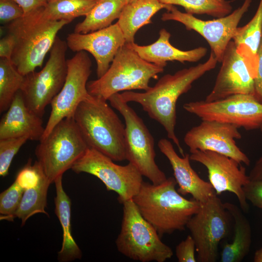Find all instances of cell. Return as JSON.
Listing matches in <instances>:
<instances>
[{
  "mask_svg": "<svg viewBox=\"0 0 262 262\" xmlns=\"http://www.w3.org/2000/svg\"><path fill=\"white\" fill-rule=\"evenodd\" d=\"M217 62L211 52L205 62L180 70L174 74H166L154 86L144 92L127 91L120 93V96L127 103L135 102L139 104L150 118L164 128L167 137L184 156L183 150L175 133L177 102L181 95L191 88L194 82L214 69Z\"/></svg>",
  "mask_w": 262,
  "mask_h": 262,
  "instance_id": "obj_1",
  "label": "cell"
},
{
  "mask_svg": "<svg viewBox=\"0 0 262 262\" xmlns=\"http://www.w3.org/2000/svg\"><path fill=\"white\" fill-rule=\"evenodd\" d=\"M176 181L169 177L159 184L143 181L132 199L142 216L161 237L185 229L200 203L184 198L176 189Z\"/></svg>",
  "mask_w": 262,
  "mask_h": 262,
  "instance_id": "obj_2",
  "label": "cell"
},
{
  "mask_svg": "<svg viewBox=\"0 0 262 262\" xmlns=\"http://www.w3.org/2000/svg\"><path fill=\"white\" fill-rule=\"evenodd\" d=\"M107 101L89 94L73 117L89 148L114 161H122L126 160L125 125Z\"/></svg>",
  "mask_w": 262,
  "mask_h": 262,
  "instance_id": "obj_3",
  "label": "cell"
},
{
  "mask_svg": "<svg viewBox=\"0 0 262 262\" xmlns=\"http://www.w3.org/2000/svg\"><path fill=\"white\" fill-rule=\"evenodd\" d=\"M44 6L24 15L9 23L7 27L8 33L12 34L16 41L11 61L24 76L42 66L57 33L70 23L48 19L43 14Z\"/></svg>",
  "mask_w": 262,
  "mask_h": 262,
  "instance_id": "obj_4",
  "label": "cell"
},
{
  "mask_svg": "<svg viewBox=\"0 0 262 262\" xmlns=\"http://www.w3.org/2000/svg\"><path fill=\"white\" fill-rule=\"evenodd\" d=\"M164 70V67L142 59L126 43L120 48L105 74L87 82V91L89 94L106 100L121 91H146L150 88L151 79L157 78Z\"/></svg>",
  "mask_w": 262,
  "mask_h": 262,
  "instance_id": "obj_5",
  "label": "cell"
},
{
  "mask_svg": "<svg viewBox=\"0 0 262 262\" xmlns=\"http://www.w3.org/2000/svg\"><path fill=\"white\" fill-rule=\"evenodd\" d=\"M121 230L115 244L125 256L141 262H164L173 254L156 229L141 214L132 198L122 203Z\"/></svg>",
  "mask_w": 262,
  "mask_h": 262,
  "instance_id": "obj_6",
  "label": "cell"
},
{
  "mask_svg": "<svg viewBox=\"0 0 262 262\" xmlns=\"http://www.w3.org/2000/svg\"><path fill=\"white\" fill-rule=\"evenodd\" d=\"M88 146L73 117L59 122L35 149L37 161L50 183L71 169Z\"/></svg>",
  "mask_w": 262,
  "mask_h": 262,
  "instance_id": "obj_7",
  "label": "cell"
},
{
  "mask_svg": "<svg viewBox=\"0 0 262 262\" xmlns=\"http://www.w3.org/2000/svg\"><path fill=\"white\" fill-rule=\"evenodd\" d=\"M108 100L124 119L126 160L151 183L157 184L165 180V173L155 161L154 138L143 119L122 100L120 93L112 95Z\"/></svg>",
  "mask_w": 262,
  "mask_h": 262,
  "instance_id": "obj_8",
  "label": "cell"
},
{
  "mask_svg": "<svg viewBox=\"0 0 262 262\" xmlns=\"http://www.w3.org/2000/svg\"><path fill=\"white\" fill-rule=\"evenodd\" d=\"M66 41L57 36L44 67L24 76L20 89L28 107L41 117L62 89L67 74Z\"/></svg>",
  "mask_w": 262,
  "mask_h": 262,
  "instance_id": "obj_9",
  "label": "cell"
},
{
  "mask_svg": "<svg viewBox=\"0 0 262 262\" xmlns=\"http://www.w3.org/2000/svg\"><path fill=\"white\" fill-rule=\"evenodd\" d=\"M71 169L77 174L86 173L98 178L108 191L118 195V200L122 204L133 198L144 181L143 175L132 164L118 165L109 157L89 147Z\"/></svg>",
  "mask_w": 262,
  "mask_h": 262,
  "instance_id": "obj_10",
  "label": "cell"
},
{
  "mask_svg": "<svg viewBox=\"0 0 262 262\" xmlns=\"http://www.w3.org/2000/svg\"><path fill=\"white\" fill-rule=\"evenodd\" d=\"M230 216L216 194L200 203L186 225L195 243L197 262L217 261L219 244L228 233Z\"/></svg>",
  "mask_w": 262,
  "mask_h": 262,
  "instance_id": "obj_11",
  "label": "cell"
},
{
  "mask_svg": "<svg viewBox=\"0 0 262 262\" xmlns=\"http://www.w3.org/2000/svg\"><path fill=\"white\" fill-rule=\"evenodd\" d=\"M202 120L216 121L250 131L262 125V104L249 94H236L213 101H191L183 105Z\"/></svg>",
  "mask_w": 262,
  "mask_h": 262,
  "instance_id": "obj_12",
  "label": "cell"
},
{
  "mask_svg": "<svg viewBox=\"0 0 262 262\" xmlns=\"http://www.w3.org/2000/svg\"><path fill=\"white\" fill-rule=\"evenodd\" d=\"M67 66L65 83L50 103L51 112L42 139L61 120L73 117L78 106L89 95L87 84L92 71V62L86 51L76 52L67 60Z\"/></svg>",
  "mask_w": 262,
  "mask_h": 262,
  "instance_id": "obj_13",
  "label": "cell"
},
{
  "mask_svg": "<svg viewBox=\"0 0 262 262\" xmlns=\"http://www.w3.org/2000/svg\"><path fill=\"white\" fill-rule=\"evenodd\" d=\"M252 0H245L242 5L229 15L213 20H204L193 15L183 13L171 5L161 17L164 21L174 20L183 24L187 30H193L208 42L218 62L222 61L224 52L243 16L248 10Z\"/></svg>",
  "mask_w": 262,
  "mask_h": 262,
  "instance_id": "obj_14",
  "label": "cell"
},
{
  "mask_svg": "<svg viewBox=\"0 0 262 262\" xmlns=\"http://www.w3.org/2000/svg\"><path fill=\"white\" fill-rule=\"evenodd\" d=\"M190 159L203 165L207 169L210 183L217 195L229 192L237 197L241 209L249 210L243 187L250 180L246 168L227 156L208 150L190 152Z\"/></svg>",
  "mask_w": 262,
  "mask_h": 262,
  "instance_id": "obj_15",
  "label": "cell"
},
{
  "mask_svg": "<svg viewBox=\"0 0 262 262\" xmlns=\"http://www.w3.org/2000/svg\"><path fill=\"white\" fill-rule=\"evenodd\" d=\"M233 125L216 121L202 120L185 134L184 142L190 152L195 150H208L217 152L249 165L250 161L236 145L235 139L242 135Z\"/></svg>",
  "mask_w": 262,
  "mask_h": 262,
  "instance_id": "obj_16",
  "label": "cell"
},
{
  "mask_svg": "<svg viewBox=\"0 0 262 262\" xmlns=\"http://www.w3.org/2000/svg\"><path fill=\"white\" fill-rule=\"evenodd\" d=\"M66 42L73 51H85L93 55L97 63L98 78L107 71L120 48L126 43L117 22L87 33H69Z\"/></svg>",
  "mask_w": 262,
  "mask_h": 262,
  "instance_id": "obj_17",
  "label": "cell"
},
{
  "mask_svg": "<svg viewBox=\"0 0 262 262\" xmlns=\"http://www.w3.org/2000/svg\"><path fill=\"white\" fill-rule=\"evenodd\" d=\"M214 86L205 100L213 101L236 94L254 95V78L232 40L224 52Z\"/></svg>",
  "mask_w": 262,
  "mask_h": 262,
  "instance_id": "obj_18",
  "label": "cell"
},
{
  "mask_svg": "<svg viewBox=\"0 0 262 262\" xmlns=\"http://www.w3.org/2000/svg\"><path fill=\"white\" fill-rule=\"evenodd\" d=\"M160 151L167 158L172 168L174 178L178 185V192L181 195H191L193 198L203 203L215 194L209 182L202 180L192 167L190 154L180 157L172 143L161 139L158 143Z\"/></svg>",
  "mask_w": 262,
  "mask_h": 262,
  "instance_id": "obj_19",
  "label": "cell"
},
{
  "mask_svg": "<svg viewBox=\"0 0 262 262\" xmlns=\"http://www.w3.org/2000/svg\"><path fill=\"white\" fill-rule=\"evenodd\" d=\"M45 129L42 117L28 107L19 91L0 119V139L26 137L30 140L40 141Z\"/></svg>",
  "mask_w": 262,
  "mask_h": 262,
  "instance_id": "obj_20",
  "label": "cell"
},
{
  "mask_svg": "<svg viewBox=\"0 0 262 262\" xmlns=\"http://www.w3.org/2000/svg\"><path fill=\"white\" fill-rule=\"evenodd\" d=\"M170 37L169 32L162 29L159 38L152 44L147 46H140L134 42L128 44L142 59L164 68L168 61L196 62L207 53V49L203 47L189 50L176 48L170 43Z\"/></svg>",
  "mask_w": 262,
  "mask_h": 262,
  "instance_id": "obj_21",
  "label": "cell"
},
{
  "mask_svg": "<svg viewBox=\"0 0 262 262\" xmlns=\"http://www.w3.org/2000/svg\"><path fill=\"white\" fill-rule=\"evenodd\" d=\"M262 38V0L252 19L237 27L232 37L237 52L244 58L255 78L257 73L259 49Z\"/></svg>",
  "mask_w": 262,
  "mask_h": 262,
  "instance_id": "obj_22",
  "label": "cell"
},
{
  "mask_svg": "<svg viewBox=\"0 0 262 262\" xmlns=\"http://www.w3.org/2000/svg\"><path fill=\"white\" fill-rule=\"evenodd\" d=\"M172 5L163 3L159 0H136L127 3L117 22L127 43H132L136 32L143 26L150 23L151 17L162 9L167 10Z\"/></svg>",
  "mask_w": 262,
  "mask_h": 262,
  "instance_id": "obj_23",
  "label": "cell"
},
{
  "mask_svg": "<svg viewBox=\"0 0 262 262\" xmlns=\"http://www.w3.org/2000/svg\"><path fill=\"white\" fill-rule=\"evenodd\" d=\"M62 177H58L54 182L56 194L54 198L55 213L63 231L62 245L58 253V260L60 262H68L81 259L82 253L72 235L70 221L71 202L64 190Z\"/></svg>",
  "mask_w": 262,
  "mask_h": 262,
  "instance_id": "obj_24",
  "label": "cell"
},
{
  "mask_svg": "<svg viewBox=\"0 0 262 262\" xmlns=\"http://www.w3.org/2000/svg\"><path fill=\"white\" fill-rule=\"evenodd\" d=\"M224 206L234 223V235L232 242L224 245L221 262H240L248 253L252 242L250 223L242 210L234 204L224 203Z\"/></svg>",
  "mask_w": 262,
  "mask_h": 262,
  "instance_id": "obj_25",
  "label": "cell"
},
{
  "mask_svg": "<svg viewBox=\"0 0 262 262\" xmlns=\"http://www.w3.org/2000/svg\"><path fill=\"white\" fill-rule=\"evenodd\" d=\"M128 3L129 0H98L84 20L76 25L74 32L87 33L110 26Z\"/></svg>",
  "mask_w": 262,
  "mask_h": 262,
  "instance_id": "obj_26",
  "label": "cell"
},
{
  "mask_svg": "<svg viewBox=\"0 0 262 262\" xmlns=\"http://www.w3.org/2000/svg\"><path fill=\"white\" fill-rule=\"evenodd\" d=\"M98 0H50L44 6L43 14L48 19L65 20L71 22L81 16H86Z\"/></svg>",
  "mask_w": 262,
  "mask_h": 262,
  "instance_id": "obj_27",
  "label": "cell"
},
{
  "mask_svg": "<svg viewBox=\"0 0 262 262\" xmlns=\"http://www.w3.org/2000/svg\"><path fill=\"white\" fill-rule=\"evenodd\" d=\"M51 183L45 177L36 187L24 190L19 207L15 214V218L21 220V226L31 216L38 213L49 216L45 211L47 207L48 191Z\"/></svg>",
  "mask_w": 262,
  "mask_h": 262,
  "instance_id": "obj_28",
  "label": "cell"
},
{
  "mask_svg": "<svg viewBox=\"0 0 262 262\" xmlns=\"http://www.w3.org/2000/svg\"><path fill=\"white\" fill-rule=\"evenodd\" d=\"M24 76L21 74L11 60L0 59V113L9 108L16 94L20 90Z\"/></svg>",
  "mask_w": 262,
  "mask_h": 262,
  "instance_id": "obj_29",
  "label": "cell"
},
{
  "mask_svg": "<svg viewBox=\"0 0 262 262\" xmlns=\"http://www.w3.org/2000/svg\"><path fill=\"white\" fill-rule=\"evenodd\" d=\"M169 5L183 7L192 15H207L219 18L231 13L232 6L228 0H159Z\"/></svg>",
  "mask_w": 262,
  "mask_h": 262,
  "instance_id": "obj_30",
  "label": "cell"
},
{
  "mask_svg": "<svg viewBox=\"0 0 262 262\" xmlns=\"http://www.w3.org/2000/svg\"><path fill=\"white\" fill-rule=\"evenodd\" d=\"M24 190L15 181L0 194V219L13 221L21 202Z\"/></svg>",
  "mask_w": 262,
  "mask_h": 262,
  "instance_id": "obj_31",
  "label": "cell"
},
{
  "mask_svg": "<svg viewBox=\"0 0 262 262\" xmlns=\"http://www.w3.org/2000/svg\"><path fill=\"white\" fill-rule=\"evenodd\" d=\"M29 140L26 137L0 139V176L8 174L12 161L21 147Z\"/></svg>",
  "mask_w": 262,
  "mask_h": 262,
  "instance_id": "obj_32",
  "label": "cell"
},
{
  "mask_svg": "<svg viewBox=\"0 0 262 262\" xmlns=\"http://www.w3.org/2000/svg\"><path fill=\"white\" fill-rule=\"evenodd\" d=\"M46 177L39 163L36 160L32 164L29 159L26 165L17 173L15 181L24 190L37 186Z\"/></svg>",
  "mask_w": 262,
  "mask_h": 262,
  "instance_id": "obj_33",
  "label": "cell"
},
{
  "mask_svg": "<svg viewBox=\"0 0 262 262\" xmlns=\"http://www.w3.org/2000/svg\"><path fill=\"white\" fill-rule=\"evenodd\" d=\"M24 15L22 7L15 0H0V21L10 23Z\"/></svg>",
  "mask_w": 262,
  "mask_h": 262,
  "instance_id": "obj_34",
  "label": "cell"
},
{
  "mask_svg": "<svg viewBox=\"0 0 262 262\" xmlns=\"http://www.w3.org/2000/svg\"><path fill=\"white\" fill-rule=\"evenodd\" d=\"M196 245L192 237L187 236L176 246L175 253L179 262H196Z\"/></svg>",
  "mask_w": 262,
  "mask_h": 262,
  "instance_id": "obj_35",
  "label": "cell"
},
{
  "mask_svg": "<svg viewBox=\"0 0 262 262\" xmlns=\"http://www.w3.org/2000/svg\"><path fill=\"white\" fill-rule=\"evenodd\" d=\"M243 189L246 199L262 210V180H250Z\"/></svg>",
  "mask_w": 262,
  "mask_h": 262,
  "instance_id": "obj_36",
  "label": "cell"
},
{
  "mask_svg": "<svg viewBox=\"0 0 262 262\" xmlns=\"http://www.w3.org/2000/svg\"><path fill=\"white\" fill-rule=\"evenodd\" d=\"M257 73L254 78V95L256 99L262 104V38L259 49Z\"/></svg>",
  "mask_w": 262,
  "mask_h": 262,
  "instance_id": "obj_37",
  "label": "cell"
},
{
  "mask_svg": "<svg viewBox=\"0 0 262 262\" xmlns=\"http://www.w3.org/2000/svg\"><path fill=\"white\" fill-rule=\"evenodd\" d=\"M15 45V37L7 33L0 40V57L11 60Z\"/></svg>",
  "mask_w": 262,
  "mask_h": 262,
  "instance_id": "obj_38",
  "label": "cell"
},
{
  "mask_svg": "<svg viewBox=\"0 0 262 262\" xmlns=\"http://www.w3.org/2000/svg\"><path fill=\"white\" fill-rule=\"evenodd\" d=\"M23 9L24 15L45 6L47 0H15Z\"/></svg>",
  "mask_w": 262,
  "mask_h": 262,
  "instance_id": "obj_39",
  "label": "cell"
},
{
  "mask_svg": "<svg viewBox=\"0 0 262 262\" xmlns=\"http://www.w3.org/2000/svg\"><path fill=\"white\" fill-rule=\"evenodd\" d=\"M248 176L250 180H262V155L255 162Z\"/></svg>",
  "mask_w": 262,
  "mask_h": 262,
  "instance_id": "obj_40",
  "label": "cell"
},
{
  "mask_svg": "<svg viewBox=\"0 0 262 262\" xmlns=\"http://www.w3.org/2000/svg\"><path fill=\"white\" fill-rule=\"evenodd\" d=\"M253 261L254 262H262V247L255 252Z\"/></svg>",
  "mask_w": 262,
  "mask_h": 262,
  "instance_id": "obj_41",
  "label": "cell"
},
{
  "mask_svg": "<svg viewBox=\"0 0 262 262\" xmlns=\"http://www.w3.org/2000/svg\"><path fill=\"white\" fill-rule=\"evenodd\" d=\"M260 131H261V134H262V125L261 126V127L260 128Z\"/></svg>",
  "mask_w": 262,
  "mask_h": 262,
  "instance_id": "obj_42",
  "label": "cell"
},
{
  "mask_svg": "<svg viewBox=\"0 0 262 262\" xmlns=\"http://www.w3.org/2000/svg\"><path fill=\"white\" fill-rule=\"evenodd\" d=\"M135 0H129V3L133 2V1H135Z\"/></svg>",
  "mask_w": 262,
  "mask_h": 262,
  "instance_id": "obj_43",
  "label": "cell"
},
{
  "mask_svg": "<svg viewBox=\"0 0 262 262\" xmlns=\"http://www.w3.org/2000/svg\"><path fill=\"white\" fill-rule=\"evenodd\" d=\"M49 0H47V1H49Z\"/></svg>",
  "mask_w": 262,
  "mask_h": 262,
  "instance_id": "obj_44",
  "label": "cell"
}]
</instances>
